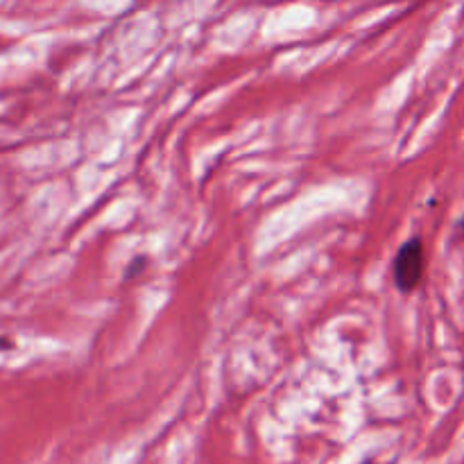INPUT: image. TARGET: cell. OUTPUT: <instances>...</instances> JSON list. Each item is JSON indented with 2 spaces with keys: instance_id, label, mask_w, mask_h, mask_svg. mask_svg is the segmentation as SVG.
Returning <instances> with one entry per match:
<instances>
[{
  "instance_id": "cell-2",
  "label": "cell",
  "mask_w": 464,
  "mask_h": 464,
  "mask_svg": "<svg viewBox=\"0 0 464 464\" xmlns=\"http://www.w3.org/2000/svg\"><path fill=\"white\" fill-rule=\"evenodd\" d=\"M460 231H464V218L460 220Z\"/></svg>"
},
{
  "instance_id": "cell-1",
  "label": "cell",
  "mask_w": 464,
  "mask_h": 464,
  "mask_svg": "<svg viewBox=\"0 0 464 464\" xmlns=\"http://www.w3.org/2000/svg\"><path fill=\"white\" fill-rule=\"evenodd\" d=\"M426 270V254L424 243L420 236L406 240L399 249L397 258H394V284L401 293H412L420 288L421 279H424Z\"/></svg>"
}]
</instances>
